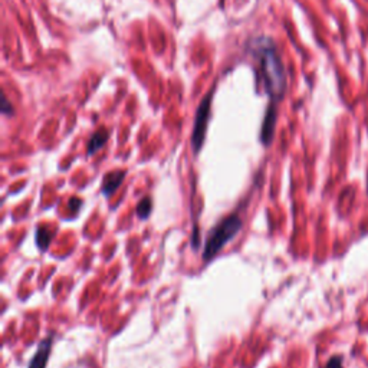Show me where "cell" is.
Listing matches in <instances>:
<instances>
[{"mask_svg": "<svg viewBox=\"0 0 368 368\" xmlns=\"http://www.w3.org/2000/svg\"><path fill=\"white\" fill-rule=\"evenodd\" d=\"M53 233L45 228V226H38V229H36V245H38V248L44 252L49 248L50 242H52V236Z\"/></svg>", "mask_w": 368, "mask_h": 368, "instance_id": "cell-8", "label": "cell"}, {"mask_svg": "<svg viewBox=\"0 0 368 368\" xmlns=\"http://www.w3.org/2000/svg\"><path fill=\"white\" fill-rule=\"evenodd\" d=\"M276 102H272L268 109H266V116L262 124V130H261V141L264 145H270L275 134V125H276Z\"/></svg>", "mask_w": 368, "mask_h": 368, "instance_id": "cell-4", "label": "cell"}, {"mask_svg": "<svg viewBox=\"0 0 368 368\" xmlns=\"http://www.w3.org/2000/svg\"><path fill=\"white\" fill-rule=\"evenodd\" d=\"M212 98H213V92L201 101L199 105L197 114H196V121H194V130L192 136V144H193V151L196 154L200 153L201 147L205 144L206 138V128H208V121L210 116V107H212Z\"/></svg>", "mask_w": 368, "mask_h": 368, "instance_id": "cell-3", "label": "cell"}, {"mask_svg": "<svg viewBox=\"0 0 368 368\" xmlns=\"http://www.w3.org/2000/svg\"><path fill=\"white\" fill-rule=\"evenodd\" d=\"M151 210H153V200L150 197H144L137 206V216L141 220H147L150 217Z\"/></svg>", "mask_w": 368, "mask_h": 368, "instance_id": "cell-9", "label": "cell"}, {"mask_svg": "<svg viewBox=\"0 0 368 368\" xmlns=\"http://www.w3.org/2000/svg\"><path fill=\"white\" fill-rule=\"evenodd\" d=\"M243 223L242 219L237 214H230L226 219H223L222 222L216 225V228L210 232L208 242L205 245L203 250V261L205 262H212L213 257L225 248L226 243H229L232 239L242 230Z\"/></svg>", "mask_w": 368, "mask_h": 368, "instance_id": "cell-2", "label": "cell"}, {"mask_svg": "<svg viewBox=\"0 0 368 368\" xmlns=\"http://www.w3.org/2000/svg\"><path fill=\"white\" fill-rule=\"evenodd\" d=\"M192 246H193V249H197V248L200 246V229H199V226H197V225L193 228Z\"/></svg>", "mask_w": 368, "mask_h": 368, "instance_id": "cell-10", "label": "cell"}, {"mask_svg": "<svg viewBox=\"0 0 368 368\" xmlns=\"http://www.w3.org/2000/svg\"><path fill=\"white\" fill-rule=\"evenodd\" d=\"M108 138H109V133L107 130H98L95 134H92L86 145V154L94 156L97 151L102 149L105 142L108 141Z\"/></svg>", "mask_w": 368, "mask_h": 368, "instance_id": "cell-7", "label": "cell"}, {"mask_svg": "<svg viewBox=\"0 0 368 368\" xmlns=\"http://www.w3.org/2000/svg\"><path fill=\"white\" fill-rule=\"evenodd\" d=\"M255 53L259 61V69L265 89L272 98V102H278L286 89V75L282 59L275 44L269 38H261L255 44Z\"/></svg>", "mask_w": 368, "mask_h": 368, "instance_id": "cell-1", "label": "cell"}, {"mask_svg": "<svg viewBox=\"0 0 368 368\" xmlns=\"http://www.w3.org/2000/svg\"><path fill=\"white\" fill-rule=\"evenodd\" d=\"M81 205H82V201H81V200H78V199H75V197H73V199L69 201V208H71V212H72V213H77V210L81 208Z\"/></svg>", "mask_w": 368, "mask_h": 368, "instance_id": "cell-12", "label": "cell"}, {"mask_svg": "<svg viewBox=\"0 0 368 368\" xmlns=\"http://www.w3.org/2000/svg\"><path fill=\"white\" fill-rule=\"evenodd\" d=\"M2 113H3V114H6V116H10V114H13V108L10 107V104H9V101L6 100V97H3V105H2Z\"/></svg>", "mask_w": 368, "mask_h": 368, "instance_id": "cell-13", "label": "cell"}, {"mask_svg": "<svg viewBox=\"0 0 368 368\" xmlns=\"http://www.w3.org/2000/svg\"><path fill=\"white\" fill-rule=\"evenodd\" d=\"M325 368H342V362H341V357H334L331 358L329 362L326 364Z\"/></svg>", "mask_w": 368, "mask_h": 368, "instance_id": "cell-11", "label": "cell"}, {"mask_svg": "<svg viewBox=\"0 0 368 368\" xmlns=\"http://www.w3.org/2000/svg\"><path fill=\"white\" fill-rule=\"evenodd\" d=\"M50 351H52V338L50 337L44 338L38 344V349H36V353L32 357L28 368H46Z\"/></svg>", "mask_w": 368, "mask_h": 368, "instance_id": "cell-5", "label": "cell"}, {"mask_svg": "<svg viewBox=\"0 0 368 368\" xmlns=\"http://www.w3.org/2000/svg\"><path fill=\"white\" fill-rule=\"evenodd\" d=\"M127 176V172L125 170H116V172H111L108 173L105 177H104V181H102V194L105 197H109L113 196L118 189L121 184L124 183V178Z\"/></svg>", "mask_w": 368, "mask_h": 368, "instance_id": "cell-6", "label": "cell"}]
</instances>
